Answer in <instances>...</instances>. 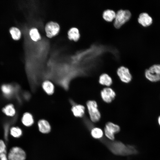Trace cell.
<instances>
[{
    "mask_svg": "<svg viewBox=\"0 0 160 160\" xmlns=\"http://www.w3.org/2000/svg\"><path fill=\"white\" fill-rule=\"evenodd\" d=\"M108 148L113 154L121 156H128L136 154L138 151L133 145H126L119 141L102 140Z\"/></svg>",
    "mask_w": 160,
    "mask_h": 160,
    "instance_id": "6da1fadb",
    "label": "cell"
},
{
    "mask_svg": "<svg viewBox=\"0 0 160 160\" xmlns=\"http://www.w3.org/2000/svg\"><path fill=\"white\" fill-rule=\"evenodd\" d=\"M86 105L91 121L94 122L99 121L101 115L97 102L94 100H89L87 102Z\"/></svg>",
    "mask_w": 160,
    "mask_h": 160,
    "instance_id": "7a4b0ae2",
    "label": "cell"
},
{
    "mask_svg": "<svg viewBox=\"0 0 160 160\" xmlns=\"http://www.w3.org/2000/svg\"><path fill=\"white\" fill-rule=\"evenodd\" d=\"M145 74L146 78L151 82L160 81V64H154L145 70Z\"/></svg>",
    "mask_w": 160,
    "mask_h": 160,
    "instance_id": "3957f363",
    "label": "cell"
},
{
    "mask_svg": "<svg viewBox=\"0 0 160 160\" xmlns=\"http://www.w3.org/2000/svg\"><path fill=\"white\" fill-rule=\"evenodd\" d=\"M131 14L127 10L121 9L116 13L114 25L116 28H119L130 18Z\"/></svg>",
    "mask_w": 160,
    "mask_h": 160,
    "instance_id": "277c9868",
    "label": "cell"
},
{
    "mask_svg": "<svg viewBox=\"0 0 160 160\" xmlns=\"http://www.w3.org/2000/svg\"><path fill=\"white\" fill-rule=\"evenodd\" d=\"M26 154L24 151L18 147H14L9 150L8 155V160H25Z\"/></svg>",
    "mask_w": 160,
    "mask_h": 160,
    "instance_id": "5b68a950",
    "label": "cell"
},
{
    "mask_svg": "<svg viewBox=\"0 0 160 160\" xmlns=\"http://www.w3.org/2000/svg\"><path fill=\"white\" fill-rule=\"evenodd\" d=\"M120 128L117 124L111 122L107 123L104 128V132L106 137L109 140H113L115 138L114 134L119 132Z\"/></svg>",
    "mask_w": 160,
    "mask_h": 160,
    "instance_id": "8992f818",
    "label": "cell"
},
{
    "mask_svg": "<svg viewBox=\"0 0 160 160\" xmlns=\"http://www.w3.org/2000/svg\"><path fill=\"white\" fill-rule=\"evenodd\" d=\"M45 29L47 36L51 38L58 34L60 28L59 25L57 23L50 21L46 24Z\"/></svg>",
    "mask_w": 160,
    "mask_h": 160,
    "instance_id": "52a82bcc",
    "label": "cell"
},
{
    "mask_svg": "<svg viewBox=\"0 0 160 160\" xmlns=\"http://www.w3.org/2000/svg\"><path fill=\"white\" fill-rule=\"evenodd\" d=\"M117 73L122 82L128 83L131 81L132 76L127 68L123 66H121L117 69Z\"/></svg>",
    "mask_w": 160,
    "mask_h": 160,
    "instance_id": "ba28073f",
    "label": "cell"
},
{
    "mask_svg": "<svg viewBox=\"0 0 160 160\" xmlns=\"http://www.w3.org/2000/svg\"><path fill=\"white\" fill-rule=\"evenodd\" d=\"M100 95L102 100L105 102L109 103L114 99L116 96V93L111 88L106 87L103 89L101 91Z\"/></svg>",
    "mask_w": 160,
    "mask_h": 160,
    "instance_id": "9c48e42d",
    "label": "cell"
},
{
    "mask_svg": "<svg viewBox=\"0 0 160 160\" xmlns=\"http://www.w3.org/2000/svg\"><path fill=\"white\" fill-rule=\"evenodd\" d=\"M137 20L138 23L144 27L150 25L153 22L151 17L146 12L141 13L139 15Z\"/></svg>",
    "mask_w": 160,
    "mask_h": 160,
    "instance_id": "30bf717a",
    "label": "cell"
},
{
    "mask_svg": "<svg viewBox=\"0 0 160 160\" xmlns=\"http://www.w3.org/2000/svg\"><path fill=\"white\" fill-rule=\"evenodd\" d=\"M38 126L39 131L42 133L47 134L51 130V127L49 122L44 119H41L38 122Z\"/></svg>",
    "mask_w": 160,
    "mask_h": 160,
    "instance_id": "8fae6325",
    "label": "cell"
},
{
    "mask_svg": "<svg viewBox=\"0 0 160 160\" xmlns=\"http://www.w3.org/2000/svg\"><path fill=\"white\" fill-rule=\"evenodd\" d=\"M71 110L73 115L77 117H82L85 113V107L81 104H73Z\"/></svg>",
    "mask_w": 160,
    "mask_h": 160,
    "instance_id": "7c38bea8",
    "label": "cell"
},
{
    "mask_svg": "<svg viewBox=\"0 0 160 160\" xmlns=\"http://www.w3.org/2000/svg\"><path fill=\"white\" fill-rule=\"evenodd\" d=\"M42 87L44 91L48 95H52L54 92V85L49 80H44L42 83Z\"/></svg>",
    "mask_w": 160,
    "mask_h": 160,
    "instance_id": "4fadbf2b",
    "label": "cell"
},
{
    "mask_svg": "<svg viewBox=\"0 0 160 160\" xmlns=\"http://www.w3.org/2000/svg\"><path fill=\"white\" fill-rule=\"evenodd\" d=\"M21 121L24 126L30 127L33 124L34 120L32 115L29 112H26L23 114Z\"/></svg>",
    "mask_w": 160,
    "mask_h": 160,
    "instance_id": "5bb4252c",
    "label": "cell"
},
{
    "mask_svg": "<svg viewBox=\"0 0 160 160\" xmlns=\"http://www.w3.org/2000/svg\"><path fill=\"white\" fill-rule=\"evenodd\" d=\"M99 82L101 85L107 87L110 86L112 83V80L111 77L108 74L104 73L99 77Z\"/></svg>",
    "mask_w": 160,
    "mask_h": 160,
    "instance_id": "9a60e30c",
    "label": "cell"
},
{
    "mask_svg": "<svg viewBox=\"0 0 160 160\" xmlns=\"http://www.w3.org/2000/svg\"><path fill=\"white\" fill-rule=\"evenodd\" d=\"M68 38L71 40L77 41L80 38V33L79 30L76 28H70L68 33Z\"/></svg>",
    "mask_w": 160,
    "mask_h": 160,
    "instance_id": "2e32d148",
    "label": "cell"
},
{
    "mask_svg": "<svg viewBox=\"0 0 160 160\" xmlns=\"http://www.w3.org/2000/svg\"><path fill=\"white\" fill-rule=\"evenodd\" d=\"M116 15L115 12L112 10L108 9L104 11L103 13V19L107 21H112L115 19Z\"/></svg>",
    "mask_w": 160,
    "mask_h": 160,
    "instance_id": "e0dca14e",
    "label": "cell"
},
{
    "mask_svg": "<svg viewBox=\"0 0 160 160\" xmlns=\"http://www.w3.org/2000/svg\"><path fill=\"white\" fill-rule=\"evenodd\" d=\"M4 113L8 116H13L16 113L15 109L12 104H9L7 105L3 110Z\"/></svg>",
    "mask_w": 160,
    "mask_h": 160,
    "instance_id": "ac0fdd59",
    "label": "cell"
},
{
    "mask_svg": "<svg viewBox=\"0 0 160 160\" xmlns=\"http://www.w3.org/2000/svg\"><path fill=\"white\" fill-rule=\"evenodd\" d=\"M91 133L92 136L95 139H100L103 135V131L99 128L95 127L92 128Z\"/></svg>",
    "mask_w": 160,
    "mask_h": 160,
    "instance_id": "d6986e66",
    "label": "cell"
},
{
    "mask_svg": "<svg viewBox=\"0 0 160 160\" xmlns=\"http://www.w3.org/2000/svg\"><path fill=\"white\" fill-rule=\"evenodd\" d=\"M9 31L14 39L18 40L20 38L21 33L20 30L17 28L12 27L10 28Z\"/></svg>",
    "mask_w": 160,
    "mask_h": 160,
    "instance_id": "ffe728a7",
    "label": "cell"
},
{
    "mask_svg": "<svg viewBox=\"0 0 160 160\" xmlns=\"http://www.w3.org/2000/svg\"><path fill=\"white\" fill-rule=\"evenodd\" d=\"M29 34L32 39L34 41H37L41 39V36L38 30L35 28L31 29Z\"/></svg>",
    "mask_w": 160,
    "mask_h": 160,
    "instance_id": "44dd1931",
    "label": "cell"
},
{
    "mask_svg": "<svg viewBox=\"0 0 160 160\" xmlns=\"http://www.w3.org/2000/svg\"><path fill=\"white\" fill-rule=\"evenodd\" d=\"M10 133L13 137L18 138L22 135V131L21 129L18 127H13L10 129Z\"/></svg>",
    "mask_w": 160,
    "mask_h": 160,
    "instance_id": "7402d4cb",
    "label": "cell"
},
{
    "mask_svg": "<svg viewBox=\"0 0 160 160\" xmlns=\"http://www.w3.org/2000/svg\"><path fill=\"white\" fill-rule=\"evenodd\" d=\"M1 90L4 94L7 95H11L13 92V87L9 85H4L2 86Z\"/></svg>",
    "mask_w": 160,
    "mask_h": 160,
    "instance_id": "603a6c76",
    "label": "cell"
},
{
    "mask_svg": "<svg viewBox=\"0 0 160 160\" xmlns=\"http://www.w3.org/2000/svg\"><path fill=\"white\" fill-rule=\"evenodd\" d=\"M6 148V145L4 141L2 140H0V154L4 153Z\"/></svg>",
    "mask_w": 160,
    "mask_h": 160,
    "instance_id": "cb8c5ba5",
    "label": "cell"
},
{
    "mask_svg": "<svg viewBox=\"0 0 160 160\" xmlns=\"http://www.w3.org/2000/svg\"><path fill=\"white\" fill-rule=\"evenodd\" d=\"M0 160H8L7 157L4 153L0 154Z\"/></svg>",
    "mask_w": 160,
    "mask_h": 160,
    "instance_id": "d4e9b609",
    "label": "cell"
},
{
    "mask_svg": "<svg viewBox=\"0 0 160 160\" xmlns=\"http://www.w3.org/2000/svg\"><path fill=\"white\" fill-rule=\"evenodd\" d=\"M158 122L159 125L160 126V116L158 117Z\"/></svg>",
    "mask_w": 160,
    "mask_h": 160,
    "instance_id": "484cf974",
    "label": "cell"
}]
</instances>
